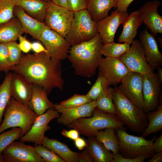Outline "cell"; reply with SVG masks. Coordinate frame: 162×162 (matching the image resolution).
<instances>
[{"instance_id": "cell-1", "label": "cell", "mask_w": 162, "mask_h": 162, "mask_svg": "<svg viewBox=\"0 0 162 162\" xmlns=\"http://www.w3.org/2000/svg\"><path fill=\"white\" fill-rule=\"evenodd\" d=\"M11 71L41 86L48 95L54 88L63 90L61 61L51 58L45 52L22 54L20 63Z\"/></svg>"}, {"instance_id": "cell-2", "label": "cell", "mask_w": 162, "mask_h": 162, "mask_svg": "<svg viewBox=\"0 0 162 162\" xmlns=\"http://www.w3.org/2000/svg\"><path fill=\"white\" fill-rule=\"evenodd\" d=\"M103 45L98 33L88 41L70 47L67 58L76 75L87 78L95 75L102 57Z\"/></svg>"}, {"instance_id": "cell-3", "label": "cell", "mask_w": 162, "mask_h": 162, "mask_svg": "<svg viewBox=\"0 0 162 162\" xmlns=\"http://www.w3.org/2000/svg\"><path fill=\"white\" fill-rule=\"evenodd\" d=\"M112 100L115 116L131 131L142 133L148 124L146 113L129 100L116 86L113 88Z\"/></svg>"}, {"instance_id": "cell-4", "label": "cell", "mask_w": 162, "mask_h": 162, "mask_svg": "<svg viewBox=\"0 0 162 162\" xmlns=\"http://www.w3.org/2000/svg\"><path fill=\"white\" fill-rule=\"evenodd\" d=\"M124 125L115 115L102 111L96 107L91 117L77 119L67 126L89 138L95 137L99 130L106 128L126 129Z\"/></svg>"}, {"instance_id": "cell-5", "label": "cell", "mask_w": 162, "mask_h": 162, "mask_svg": "<svg viewBox=\"0 0 162 162\" xmlns=\"http://www.w3.org/2000/svg\"><path fill=\"white\" fill-rule=\"evenodd\" d=\"M3 115L4 118L0 125V134L8 128L18 127L22 129V136L30 130L38 116L28 104H21L12 97Z\"/></svg>"}, {"instance_id": "cell-6", "label": "cell", "mask_w": 162, "mask_h": 162, "mask_svg": "<svg viewBox=\"0 0 162 162\" xmlns=\"http://www.w3.org/2000/svg\"><path fill=\"white\" fill-rule=\"evenodd\" d=\"M119 147V152L122 156L132 158L140 155H144L149 159L155 154L153 143L157 138L155 135L150 140L142 136H137L128 134L126 129H115Z\"/></svg>"}, {"instance_id": "cell-7", "label": "cell", "mask_w": 162, "mask_h": 162, "mask_svg": "<svg viewBox=\"0 0 162 162\" xmlns=\"http://www.w3.org/2000/svg\"><path fill=\"white\" fill-rule=\"evenodd\" d=\"M98 33L96 23L85 9L74 12L70 28L65 38L72 46L88 41Z\"/></svg>"}, {"instance_id": "cell-8", "label": "cell", "mask_w": 162, "mask_h": 162, "mask_svg": "<svg viewBox=\"0 0 162 162\" xmlns=\"http://www.w3.org/2000/svg\"><path fill=\"white\" fill-rule=\"evenodd\" d=\"M74 16V11L49 3L44 23L47 28L65 38L69 30Z\"/></svg>"}, {"instance_id": "cell-9", "label": "cell", "mask_w": 162, "mask_h": 162, "mask_svg": "<svg viewBox=\"0 0 162 162\" xmlns=\"http://www.w3.org/2000/svg\"><path fill=\"white\" fill-rule=\"evenodd\" d=\"M162 83L154 72L143 75V110L146 113L156 110L162 105Z\"/></svg>"}, {"instance_id": "cell-10", "label": "cell", "mask_w": 162, "mask_h": 162, "mask_svg": "<svg viewBox=\"0 0 162 162\" xmlns=\"http://www.w3.org/2000/svg\"><path fill=\"white\" fill-rule=\"evenodd\" d=\"M129 50L118 58L130 71L144 75L154 72L147 62L144 51L140 41L134 40Z\"/></svg>"}, {"instance_id": "cell-11", "label": "cell", "mask_w": 162, "mask_h": 162, "mask_svg": "<svg viewBox=\"0 0 162 162\" xmlns=\"http://www.w3.org/2000/svg\"><path fill=\"white\" fill-rule=\"evenodd\" d=\"M60 113L54 108L47 110L43 114L38 116L30 129L20 139V141L25 142H32L34 146L41 145L44 138L45 132L50 130L48 125L53 119L57 118Z\"/></svg>"}, {"instance_id": "cell-12", "label": "cell", "mask_w": 162, "mask_h": 162, "mask_svg": "<svg viewBox=\"0 0 162 162\" xmlns=\"http://www.w3.org/2000/svg\"><path fill=\"white\" fill-rule=\"evenodd\" d=\"M39 40L44 45L51 58L61 61L67 58L71 46L64 38L55 32L46 27Z\"/></svg>"}, {"instance_id": "cell-13", "label": "cell", "mask_w": 162, "mask_h": 162, "mask_svg": "<svg viewBox=\"0 0 162 162\" xmlns=\"http://www.w3.org/2000/svg\"><path fill=\"white\" fill-rule=\"evenodd\" d=\"M4 162H45L35 151L34 147L24 142L14 141L3 151Z\"/></svg>"}, {"instance_id": "cell-14", "label": "cell", "mask_w": 162, "mask_h": 162, "mask_svg": "<svg viewBox=\"0 0 162 162\" xmlns=\"http://www.w3.org/2000/svg\"><path fill=\"white\" fill-rule=\"evenodd\" d=\"M143 75L130 71L122 80L118 88L132 103L143 110Z\"/></svg>"}, {"instance_id": "cell-15", "label": "cell", "mask_w": 162, "mask_h": 162, "mask_svg": "<svg viewBox=\"0 0 162 162\" xmlns=\"http://www.w3.org/2000/svg\"><path fill=\"white\" fill-rule=\"evenodd\" d=\"M98 68L110 86H116L130 72L118 58L108 57L101 58Z\"/></svg>"}, {"instance_id": "cell-16", "label": "cell", "mask_w": 162, "mask_h": 162, "mask_svg": "<svg viewBox=\"0 0 162 162\" xmlns=\"http://www.w3.org/2000/svg\"><path fill=\"white\" fill-rule=\"evenodd\" d=\"M128 15L127 12H120L116 9L110 15L96 23L98 32L103 44L114 42L118 28Z\"/></svg>"}, {"instance_id": "cell-17", "label": "cell", "mask_w": 162, "mask_h": 162, "mask_svg": "<svg viewBox=\"0 0 162 162\" xmlns=\"http://www.w3.org/2000/svg\"><path fill=\"white\" fill-rule=\"evenodd\" d=\"M161 4L158 0L148 1L138 10L142 23L154 36L158 33L162 34V16L158 11Z\"/></svg>"}, {"instance_id": "cell-18", "label": "cell", "mask_w": 162, "mask_h": 162, "mask_svg": "<svg viewBox=\"0 0 162 162\" xmlns=\"http://www.w3.org/2000/svg\"><path fill=\"white\" fill-rule=\"evenodd\" d=\"M140 42L143 48L146 61L153 70L162 65V54L160 51L154 36L146 27L141 32Z\"/></svg>"}, {"instance_id": "cell-19", "label": "cell", "mask_w": 162, "mask_h": 162, "mask_svg": "<svg viewBox=\"0 0 162 162\" xmlns=\"http://www.w3.org/2000/svg\"><path fill=\"white\" fill-rule=\"evenodd\" d=\"M96 107L95 101L93 100L81 106L71 108L60 107L56 104L54 109L60 114L57 118L58 123L67 126L77 119L91 117Z\"/></svg>"}, {"instance_id": "cell-20", "label": "cell", "mask_w": 162, "mask_h": 162, "mask_svg": "<svg viewBox=\"0 0 162 162\" xmlns=\"http://www.w3.org/2000/svg\"><path fill=\"white\" fill-rule=\"evenodd\" d=\"M33 84L21 75L12 73L10 82L11 97L21 104H28L32 95Z\"/></svg>"}, {"instance_id": "cell-21", "label": "cell", "mask_w": 162, "mask_h": 162, "mask_svg": "<svg viewBox=\"0 0 162 162\" xmlns=\"http://www.w3.org/2000/svg\"><path fill=\"white\" fill-rule=\"evenodd\" d=\"M13 13L14 16L20 21L24 32L39 40L42 33L46 27L44 23L30 16L22 9L16 6H14Z\"/></svg>"}, {"instance_id": "cell-22", "label": "cell", "mask_w": 162, "mask_h": 162, "mask_svg": "<svg viewBox=\"0 0 162 162\" xmlns=\"http://www.w3.org/2000/svg\"><path fill=\"white\" fill-rule=\"evenodd\" d=\"M47 95L41 86L33 84L32 95L28 105L38 116L54 108V104L49 100Z\"/></svg>"}, {"instance_id": "cell-23", "label": "cell", "mask_w": 162, "mask_h": 162, "mask_svg": "<svg viewBox=\"0 0 162 162\" xmlns=\"http://www.w3.org/2000/svg\"><path fill=\"white\" fill-rule=\"evenodd\" d=\"M142 22L138 10L131 12L122 22L123 29L119 37V42L131 44L137 33L139 27Z\"/></svg>"}, {"instance_id": "cell-24", "label": "cell", "mask_w": 162, "mask_h": 162, "mask_svg": "<svg viewBox=\"0 0 162 162\" xmlns=\"http://www.w3.org/2000/svg\"><path fill=\"white\" fill-rule=\"evenodd\" d=\"M15 6L22 9L29 16L44 22L49 3L42 0H12Z\"/></svg>"}, {"instance_id": "cell-25", "label": "cell", "mask_w": 162, "mask_h": 162, "mask_svg": "<svg viewBox=\"0 0 162 162\" xmlns=\"http://www.w3.org/2000/svg\"><path fill=\"white\" fill-rule=\"evenodd\" d=\"M42 145L54 152L66 162H79V152L72 151L66 144L57 139L45 136Z\"/></svg>"}, {"instance_id": "cell-26", "label": "cell", "mask_w": 162, "mask_h": 162, "mask_svg": "<svg viewBox=\"0 0 162 162\" xmlns=\"http://www.w3.org/2000/svg\"><path fill=\"white\" fill-rule=\"evenodd\" d=\"M85 147L94 162H113V154L111 152L95 137H89L86 140Z\"/></svg>"}, {"instance_id": "cell-27", "label": "cell", "mask_w": 162, "mask_h": 162, "mask_svg": "<svg viewBox=\"0 0 162 162\" xmlns=\"http://www.w3.org/2000/svg\"><path fill=\"white\" fill-rule=\"evenodd\" d=\"M118 0H89L86 9L92 20L96 23L106 18Z\"/></svg>"}, {"instance_id": "cell-28", "label": "cell", "mask_w": 162, "mask_h": 162, "mask_svg": "<svg viewBox=\"0 0 162 162\" xmlns=\"http://www.w3.org/2000/svg\"><path fill=\"white\" fill-rule=\"evenodd\" d=\"M24 33L20 21L14 16L9 21L0 24V42L7 43L16 41Z\"/></svg>"}, {"instance_id": "cell-29", "label": "cell", "mask_w": 162, "mask_h": 162, "mask_svg": "<svg viewBox=\"0 0 162 162\" xmlns=\"http://www.w3.org/2000/svg\"><path fill=\"white\" fill-rule=\"evenodd\" d=\"M115 129L113 128H107L103 130H100L98 132L95 136L96 139L102 143L107 149L112 152L113 155L119 152Z\"/></svg>"}, {"instance_id": "cell-30", "label": "cell", "mask_w": 162, "mask_h": 162, "mask_svg": "<svg viewBox=\"0 0 162 162\" xmlns=\"http://www.w3.org/2000/svg\"><path fill=\"white\" fill-rule=\"evenodd\" d=\"M148 122L142 136L145 138L151 134H155L162 129V105H159L156 110L146 113Z\"/></svg>"}, {"instance_id": "cell-31", "label": "cell", "mask_w": 162, "mask_h": 162, "mask_svg": "<svg viewBox=\"0 0 162 162\" xmlns=\"http://www.w3.org/2000/svg\"><path fill=\"white\" fill-rule=\"evenodd\" d=\"M12 73L6 74L4 79L0 85V125L7 105L11 97L10 82Z\"/></svg>"}, {"instance_id": "cell-32", "label": "cell", "mask_w": 162, "mask_h": 162, "mask_svg": "<svg viewBox=\"0 0 162 162\" xmlns=\"http://www.w3.org/2000/svg\"><path fill=\"white\" fill-rule=\"evenodd\" d=\"M130 44L126 43H116L114 42L103 45L101 52L106 57L118 58L126 53L130 48Z\"/></svg>"}, {"instance_id": "cell-33", "label": "cell", "mask_w": 162, "mask_h": 162, "mask_svg": "<svg viewBox=\"0 0 162 162\" xmlns=\"http://www.w3.org/2000/svg\"><path fill=\"white\" fill-rule=\"evenodd\" d=\"M113 88L109 87L96 100V107L106 113L115 115L116 110L112 100Z\"/></svg>"}, {"instance_id": "cell-34", "label": "cell", "mask_w": 162, "mask_h": 162, "mask_svg": "<svg viewBox=\"0 0 162 162\" xmlns=\"http://www.w3.org/2000/svg\"><path fill=\"white\" fill-rule=\"evenodd\" d=\"M106 80L99 71L96 81L86 95L92 100H96L110 87Z\"/></svg>"}, {"instance_id": "cell-35", "label": "cell", "mask_w": 162, "mask_h": 162, "mask_svg": "<svg viewBox=\"0 0 162 162\" xmlns=\"http://www.w3.org/2000/svg\"><path fill=\"white\" fill-rule=\"evenodd\" d=\"M22 129L18 127L12 128L10 130L0 134V155L9 145L20 139L22 136Z\"/></svg>"}, {"instance_id": "cell-36", "label": "cell", "mask_w": 162, "mask_h": 162, "mask_svg": "<svg viewBox=\"0 0 162 162\" xmlns=\"http://www.w3.org/2000/svg\"><path fill=\"white\" fill-rule=\"evenodd\" d=\"M86 95L75 94L68 99L63 100L59 104H56L59 107L71 108L78 107L92 101Z\"/></svg>"}, {"instance_id": "cell-37", "label": "cell", "mask_w": 162, "mask_h": 162, "mask_svg": "<svg viewBox=\"0 0 162 162\" xmlns=\"http://www.w3.org/2000/svg\"><path fill=\"white\" fill-rule=\"evenodd\" d=\"M14 6L12 0H0V24L14 16L13 13Z\"/></svg>"}, {"instance_id": "cell-38", "label": "cell", "mask_w": 162, "mask_h": 162, "mask_svg": "<svg viewBox=\"0 0 162 162\" xmlns=\"http://www.w3.org/2000/svg\"><path fill=\"white\" fill-rule=\"evenodd\" d=\"M34 147L45 162H66L54 152L42 144L34 146Z\"/></svg>"}, {"instance_id": "cell-39", "label": "cell", "mask_w": 162, "mask_h": 162, "mask_svg": "<svg viewBox=\"0 0 162 162\" xmlns=\"http://www.w3.org/2000/svg\"><path fill=\"white\" fill-rule=\"evenodd\" d=\"M11 64L6 43L0 42V71L6 74L11 71Z\"/></svg>"}, {"instance_id": "cell-40", "label": "cell", "mask_w": 162, "mask_h": 162, "mask_svg": "<svg viewBox=\"0 0 162 162\" xmlns=\"http://www.w3.org/2000/svg\"><path fill=\"white\" fill-rule=\"evenodd\" d=\"M6 45L11 64L13 66L18 64L20 61L22 55V51L18 44L16 41H13L7 43Z\"/></svg>"}, {"instance_id": "cell-41", "label": "cell", "mask_w": 162, "mask_h": 162, "mask_svg": "<svg viewBox=\"0 0 162 162\" xmlns=\"http://www.w3.org/2000/svg\"><path fill=\"white\" fill-rule=\"evenodd\" d=\"M113 162H144L145 160L148 159L143 155H140L132 158H127L123 157L121 154L119 153L113 155Z\"/></svg>"}, {"instance_id": "cell-42", "label": "cell", "mask_w": 162, "mask_h": 162, "mask_svg": "<svg viewBox=\"0 0 162 162\" xmlns=\"http://www.w3.org/2000/svg\"><path fill=\"white\" fill-rule=\"evenodd\" d=\"M71 10L76 11L86 9L89 0H69Z\"/></svg>"}, {"instance_id": "cell-43", "label": "cell", "mask_w": 162, "mask_h": 162, "mask_svg": "<svg viewBox=\"0 0 162 162\" xmlns=\"http://www.w3.org/2000/svg\"><path fill=\"white\" fill-rule=\"evenodd\" d=\"M18 39V45L21 50L24 53L28 52L32 49V43L22 35L20 36Z\"/></svg>"}, {"instance_id": "cell-44", "label": "cell", "mask_w": 162, "mask_h": 162, "mask_svg": "<svg viewBox=\"0 0 162 162\" xmlns=\"http://www.w3.org/2000/svg\"><path fill=\"white\" fill-rule=\"evenodd\" d=\"M134 0H118L114 7L120 12H127L128 8Z\"/></svg>"}, {"instance_id": "cell-45", "label": "cell", "mask_w": 162, "mask_h": 162, "mask_svg": "<svg viewBox=\"0 0 162 162\" xmlns=\"http://www.w3.org/2000/svg\"><path fill=\"white\" fill-rule=\"evenodd\" d=\"M62 135L71 140H74L79 137V133L76 130L73 129L67 130L63 129L61 132Z\"/></svg>"}, {"instance_id": "cell-46", "label": "cell", "mask_w": 162, "mask_h": 162, "mask_svg": "<svg viewBox=\"0 0 162 162\" xmlns=\"http://www.w3.org/2000/svg\"><path fill=\"white\" fill-rule=\"evenodd\" d=\"M153 148L155 153L162 152V134L156 138L153 143Z\"/></svg>"}, {"instance_id": "cell-47", "label": "cell", "mask_w": 162, "mask_h": 162, "mask_svg": "<svg viewBox=\"0 0 162 162\" xmlns=\"http://www.w3.org/2000/svg\"><path fill=\"white\" fill-rule=\"evenodd\" d=\"M79 162H92L93 160L90 155L86 149L79 152Z\"/></svg>"}, {"instance_id": "cell-48", "label": "cell", "mask_w": 162, "mask_h": 162, "mask_svg": "<svg viewBox=\"0 0 162 162\" xmlns=\"http://www.w3.org/2000/svg\"><path fill=\"white\" fill-rule=\"evenodd\" d=\"M32 49L36 53L42 52L47 53V51L45 47L41 43L38 42L32 43Z\"/></svg>"}, {"instance_id": "cell-49", "label": "cell", "mask_w": 162, "mask_h": 162, "mask_svg": "<svg viewBox=\"0 0 162 162\" xmlns=\"http://www.w3.org/2000/svg\"><path fill=\"white\" fill-rule=\"evenodd\" d=\"M74 141L75 146L80 150H82L87 146L86 142L80 137L75 140Z\"/></svg>"}, {"instance_id": "cell-50", "label": "cell", "mask_w": 162, "mask_h": 162, "mask_svg": "<svg viewBox=\"0 0 162 162\" xmlns=\"http://www.w3.org/2000/svg\"><path fill=\"white\" fill-rule=\"evenodd\" d=\"M52 2L56 4L71 10L69 0H52Z\"/></svg>"}, {"instance_id": "cell-51", "label": "cell", "mask_w": 162, "mask_h": 162, "mask_svg": "<svg viewBox=\"0 0 162 162\" xmlns=\"http://www.w3.org/2000/svg\"><path fill=\"white\" fill-rule=\"evenodd\" d=\"M149 159L148 162H162V152L155 153L152 157Z\"/></svg>"}, {"instance_id": "cell-52", "label": "cell", "mask_w": 162, "mask_h": 162, "mask_svg": "<svg viewBox=\"0 0 162 162\" xmlns=\"http://www.w3.org/2000/svg\"><path fill=\"white\" fill-rule=\"evenodd\" d=\"M157 71L156 73V75L161 82H162V68L160 66L157 68Z\"/></svg>"}, {"instance_id": "cell-53", "label": "cell", "mask_w": 162, "mask_h": 162, "mask_svg": "<svg viewBox=\"0 0 162 162\" xmlns=\"http://www.w3.org/2000/svg\"><path fill=\"white\" fill-rule=\"evenodd\" d=\"M158 40L160 43V46L162 47V38H158Z\"/></svg>"}, {"instance_id": "cell-54", "label": "cell", "mask_w": 162, "mask_h": 162, "mask_svg": "<svg viewBox=\"0 0 162 162\" xmlns=\"http://www.w3.org/2000/svg\"><path fill=\"white\" fill-rule=\"evenodd\" d=\"M0 162H4L2 154L0 155Z\"/></svg>"}, {"instance_id": "cell-55", "label": "cell", "mask_w": 162, "mask_h": 162, "mask_svg": "<svg viewBox=\"0 0 162 162\" xmlns=\"http://www.w3.org/2000/svg\"><path fill=\"white\" fill-rule=\"evenodd\" d=\"M48 3H50L52 2V0H42Z\"/></svg>"}, {"instance_id": "cell-56", "label": "cell", "mask_w": 162, "mask_h": 162, "mask_svg": "<svg viewBox=\"0 0 162 162\" xmlns=\"http://www.w3.org/2000/svg\"><path fill=\"white\" fill-rule=\"evenodd\" d=\"M1 76L0 71V77Z\"/></svg>"}]
</instances>
